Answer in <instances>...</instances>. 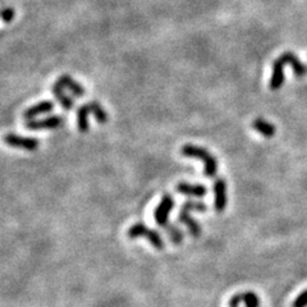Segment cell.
<instances>
[{
  "instance_id": "cell-1",
  "label": "cell",
  "mask_w": 307,
  "mask_h": 307,
  "mask_svg": "<svg viewBox=\"0 0 307 307\" xmlns=\"http://www.w3.org/2000/svg\"><path fill=\"white\" fill-rule=\"evenodd\" d=\"M180 154L186 157L200 159L203 162V174L208 178H214L218 173V159L206 149L187 144L180 149Z\"/></svg>"
},
{
  "instance_id": "cell-2",
  "label": "cell",
  "mask_w": 307,
  "mask_h": 307,
  "mask_svg": "<svg viewBox=\"0 0 307 307\" xmlns=\"http://www.w3.org/2000/svg\"><path fill=\"white\" fill-rule=\"evenodd\" d=\"M128 238L135 239V238H146L156 250H164L165 244L162 241L161 236L159 232H156L155 229H150L146 224L144 223H136L128 229L127 232Z\"/></svg>"
},
{
  "instance_id": "cell-3",
  "label": "cell",
  "mask_w": 307,
  "mask_h": 307,
  "mask_svg": "<svg viewBox=\"0 0 307 307\" xmlns=\"http://www.w3.org/2000/svg\"><path fill=\"white\" fill-rule=\"evenodd\" d=\"M173 208H174V198H173L172 195H169V193H165V195L162 196L160 203L157 205V208L155 209L154 211V219L157 226H160L161 228L164 226H167L168 218H169V214Z\"/></svg>"
},
{
  "instance_id": "cell-4",
  "label": "cell",
  "mask_w": 307,
  "mask_h": 307,
  "mask_svg": "<svg viewBox=\"0 0 307 307\" xmlns=\"http://www.w3.org/2000/svg\"><path fill=\"white\" fill-rule=\"evenodd\" d=\"M64 125V118L59 115H51V117L44 118V119H31L26 122V128L27 130L37 131V130H55V128L62 127Z\"/></svg>"
},
{
  "instance_id": "cell-5",
  "label": "cell",
  "mask_w": 307,
  "mask_h": 307,
  "mask_svg": "<svg viewBox=\"0 0 307 307\" xmlns=\"http://www.w3.org/2000/svg\"><path fill=\"white\" fill-rule=\"evenodd\" d=\"M214 209L216 213H223L228 203L227 196V182L223 178H218L214 182Z\"/></svg>"
},
{
  "instance_id": "cell-6",
  "label": "cell",
  "mask_w": 307,
  "mask_h": 307,
  "mask_svg": "<svg viewBox=\"0 0 307 307\" xmlns=\"http://www.w3.org/2000/svg\"><path fill=\"white\" fill-rule=\"evenodd\" d=\"M4 141L7 145H9L10 148H15V149H22V150H27V151H35L38 149V140L36 138H31V137H22V136H17L13 135V133H9L4 137Z\"/></svg>"
},
{
  "instance_id": "cell-7",
  "label": "cell",
  "mask_w": 307,
  "mask_h": 307,
  "mask_svg": "<svg viewBox=\"0 0 307 307\" xmlns=\"http://www.w3.org/2000/svg\"><path fill=\"white\" fill-rule=\"evenodd\" d=\"M175 191L180 195L185 196H190V197H203V196L208 193V188L205 187L203 185H200V183H196V185H192V183L188 182H179L177 186H175Z\"/></svg>"
},
{
  "instance_id": "cell-8",
  "label": "cell",
  "mask_w": 307,
  "mask_h": 307,
  "mask_svg": "<svg viewBox=\"0 0 307 307\" xmlns=\"http://www.w3.org/2000/svg\"><path fill=\"white\" fill-rule=\"evenodd\" d=\"M54 108H55V104H54L53 101H50V100H44V101L37 103V104L32 105V107H30L28 109H26L25 112H23V118H25L26 120H31L37 117V115L50 113L51 110H54Z\"/></svg>"
},
{
  "instance_id": "cell-9",
  "label": "cell",
  "mask_w": 307,
  "mask_h": 307,
  "mask_svg": "<svg viewBox=\"0 0 307 307\" xmlns=\"http://www.w3.org/2000/svg\"><path fill=\"white\" fill-rule=\"evenodd\" d=\"M178 220L187 227V229H188V232L191 233V236L195 237V238L200 237V234H201L200 223H198L195 218H192V216H191L190 211L186 210V209H180L179 214H178Z\"/></svg>"
},
{
  "instance_id": "cell-10",
  "label": "cell",
  "mask_w": 307,
  "mask_h": 307,
  "mask_svg": "<svg viewBox=\"0 0 307 307\" xmlns=\"http://www.w3.org/2000/svg\"><path fill=\"white\" fill-rule=\"evenodd\" d=\"M284 84V62L280 58L275 59L273 63V73L270 78V89L279 90Z\"/></svg>"
},
{
  "instance_id": "cell-11",
  "label": "cell",
  "mask_w": 307,
  "mask_h": 307,
  "mask_svg": "<svg viewBox=\"0 0 307 307\" xmlns=\"http://www.w3.org/2000/svg\"><path fill=\"white\" fill-rule=\"evenodd\" d=\"M58 82L64 87V89L69 90V91H71L74 96L82 97V96H85V94H86V90H85V87L82 86V85H79L76 79L72 78L71 76H68V74H64V76L59 77Z\"/></svg>"
},
{
  "instance_id": "cell-12",
  "label": "cell",
  "mask_w": 307,
  "mask_h": 307,
  "mask_svg": "<svg viewBox=\"0 0 307 307\" xmlns=\"http://www.w3.org/2000/svg\"><path fill=\"white\" fill-rule=\"evenodd\" d=\"M279 58L284 62V64H290V66L292 67L293 72H295V74L297 77H303L307 73L306 67L303 66V64L300 62V59H298L295 54L291 53V51H287V53L282 54Z\"/></svg>"
},
{
  "instance_id": "cell-13",
  "label": "cell",
  "mask_w": 307,
  "mask_h": 307,
  "mask_svg": "<svg viewBox=\"0 0 307 307\" xmlns=\"http://www.w3.org/2000/svg\"><path fill=\"white\" fill-rule=\"evenodd\" d=\"M53 94L56 97V100L59 101V104L62 105V108H64L66 110L73 109L74 101L72 97H69L68 95H66L64 92V87L59 84L58 81L53 85Z\"/></svg>"
},
{
  "instance_id": "cell-14",
  "label": "cell",
  "mask_w": 307,
  "mask_h": 307,
  "mask_svg": "<svg viewBox=\"0 0 307 307\" xmlns=\"http://www.w3.org/2000/svg\"><path fill=\"white\" fill-rule=\"evenodd\" d=\"M252 128L267 138H272L275 135L274 126L268 122V120L261 119V118H257V119H255L252 122Z\"/></svg>"
},
{
  "instance_id": "cell-15",
  "label": "cell",
  "mask_w": 307,
  "mask_h": 307,
  "mask_svg": "<svg viewBox=\"0 0 307 307\" xmlns=\"http://www.w3.org/2000/svg\"><path fill=\"white\" fill-rule=\"evenodd\" d=\"M91 113L89 104H85L78 108L77 110V126L81 132H87L89 131V114Z\"/></svg>"
},
{
  "instance_id": "cell-16",
  "label": "cell",
  "mask_w": 307,
  "mask_h": 307,
  "mask_svg": "<svg viewBox=\"0 0 307 307\" xmlns=\"http://www.w3.org/2000/svg\"><path fill=\"white\" fill-rule=\"evenodd\" d=\"M90 109H91V113L94 114L95 119L97 120L99 125H105L108 122V113L105 112L104 108L99 104L97 101H90Z\"/></svg>"
},
{
  "instance_id": "cell-17",
  "label": "cell",
  "mask_w": 307,
  "mask_h": 307,
  "mask_svg": "<svg viewBox=\"0 0 307 307\" xmlns=\"http://www.w3.org/2000/svg\"><path fill=\"white\" fill-rule=\"evenodd\" d=\"M162 229H165V231H167L168 236H169V239L173 242V243H175V244L182 243L183 233H182V231L178 228V227H175L174 224L168 223L167 226L162 227Z\"/></svg>"
},
{
  "instance_id": "cell-18",
  "label": "cell",
  "mask_w": 307,
  "mask_h": 307,
  "mask_svg": "<svg viewBox=\"0 0 307 307\" xmlns=\"http://www.w3.org/2000/svg\"><path fill=\"white\" fill-rule=\"evenodd\" d=\"M182 209H186L188 211H197V213H205L208 211V206L205 205L201 201H193V200H188L186 202H183Z\"/></svg>"
},
{
  "instance_id": "cell-19",
  "label": "cell",
  "mask_w": 307,
  "mask_h": 307,
  "mask_svg": "<svg viewBox=\"0 0 307 307\" xmlns=\"http://www.w3.org/2000/svg\"><path fill=\"white\" fill-rule=\"evenodd\" d=\"M241 301L246 305V307H259L260 300L257 297V295H255L254 292H244L241 293Z\"/></svg>"
},
{
  "instance_id": "cell-20",
  "label": "cell",
  "mask_w": 307,
  "mask_h": 307,
  "mask_svg": "<svg viewBox=\"0 0 307 307\" xmlns=\"http://www.w3.org/2000/svg\"><path fill=\"white\" fill-rule=\"evenodd\" d=\"M307 306V290L298 295V297L293 301L292 307H306Z\"/></svg>"
},
{
  "instance_id": "cell-21",
  "label": "cell",
  "mask_w": 307,
  "mask_h": 307,
  "mask_svg": "<svg viewBox=\"0 0 307 307\" xmlns=\"http://www.w3.org/2000/svg\"><path fill=\"white\" fill-rule=\"evenodd\" d=\"M2 18L5 23H9L14 18V9L13 8H4L2 12Z\"/></svg>"
}]
</instances>
